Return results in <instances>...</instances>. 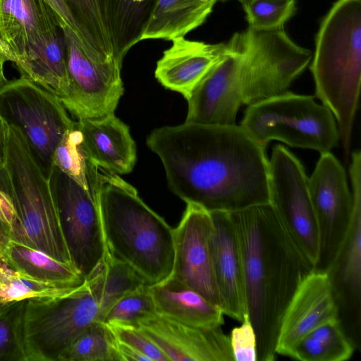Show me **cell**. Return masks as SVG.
I'll list each match as a JSON object with an SVG mask.
<instances>
[{
  "label": "cell",
  "instance_id": "cell-10",
  "mask_svg": "<svg viewBox=\"0 0 361 361\" xmlns=\"http://www.w3.org/2000/svg\"><path fill=\"white\" fill-rule=\"evenodd\" d=\"M269 188L270 204L315 269L319 257V235L308 177L299 159L281 145L273 147L269 160Z\"/></svg>",
  "mask_w": 361,
  "mask_h": 361
},
{
  "label": "cell",
  "instance_id": "cell-42",
  "mask_svg": "<svg viewBox=\"0 0 361 361\" xmlns=\"http://www.w3.org/2000/svg\"><path fill=\"white\" fill-rule=\"evenodd\" d=\"M6 62L5 59L0 54V87L6 82L7 79L4 75V65Z\"/></svg>",
  "mask_w": 361,
  "mask_h": 361
},
{
  "label": "cell",
  "instance_id": "cell-4",
  "mask_svg": "<svg viewBox=\"0 0 361 361\" xmlns=\"http://www.w3.org/2000/svg\"><path fill=\"white\" fill-rule=\"evenodd\" d=\"M98 198L107 250L150 285L169 278L174 262L173 228L133 185L102 168Z\"/></svg>",
  "mask_w": 361,
  "mask_h": 361
},
{
  "label": "cell",
  "instance_id": "cell-39",
  "mask_svg": "<svg viewBox=\"0 0 361 361\" xmlns=\"http://www.w3.org/2000/svg\"><path fill=\"white\" fill-rule=\"evenodd\" d=\"M241 323L229 337L233 361H257V335L248 315Z\"/></svg>",
  "mask_w": 361,
  "mask_h": 361
},
{
  "label": "cell",
  "instance_id": "cell-3",
  "mask_svg": "<svg viewBox=\"0 0 361 361\" xmlns=\"http://www.w3.org/2000/svg\"><path fill=\"white\" fill-rule=\"evenodd\" d=\"M0 161L15 211L9 238L73 265L61 224L55 168L47 171L20 128L1 116Z\"/></svg>",
  "mask_w": 361,
  "mask_h": 361
},
{
  "label": "cell",
  "instance_id": "cell-34",
  "mask_svg": "<svg viewBox=\"0 0 361 361\" xmlns=\"http://www.w3.org/2000/svg\"><path fill=\"white\" fill-rule=\"evenodd\" d=\"M149 286L140 288L122 297L105 314L102 322L109 326L121 325L139 327L141 321L157 314Z\"/></svg>",
  "mask_w": 361,
  "mask_h": 361
},
{
  "label": "cell",
  "instance_id": "cell-25",
  "mask_svg": "<svg viewBox=\"0 0 361 361\" xmlns=\"http://www.w3.org/2000/svg\"><path fill=\"white\" fill-rule=\"evenodd\" d=\"M214 5L205 0H157L141 41L185 37L204 23Z\"/></svg>",
  "mask_w": 361,
  "mask_h": 361
},
{
  "label": "cell",
  "instance_id": "cell-22",
  "mask_svg": "<svg viewBox=\"0 0 361 361\" xmlns=\"http://www.w3.org/2000/svg\"><path fill=\"white\" fill-rule=\"evenodd\" d=\"M83 149L96 166L117 175L130 173L137 159L136 145L129 127L110 114L75 122Z\"/></svg>",
  "mask_w": 361,
  "mask_h": 361
},
{
  "label": "cell",
  "instance_id": "cell-35",
  "mask_svg": "<svg viewBox=\"0 0 361 361\" xmlns=\"http://www.w3.org/2000/svg\"><path fill=\"white\" fill-rule=\"evenodd\" d=\"M25 301L0 307V361H25L22 328Z\"/></svg>",
  "mask_w": 361,
  "mask_h": 361
},
{
  "label": "cell",
  "instance_id": "cell-20",
  "mask_svg": "<svg viewBox=\"0 0 361 361\" xmlns=\"http://www.w3.org/2000/svg\"><path fill=\"white\" fill-rule=\"evenodd\" d=\"M210 239L214 276L224 314L240 322L247 316L243 261L228 212H210Z\"/></svg>",
  "mask_w": 361,
  "mask_h": 361
},
{
  "label": "cell",
  "instance_id": "cell-7",
  "mask_svg": "<svg viewBox=\"0 0 361 361\" xmlns=\"http://www.w3.org/2000/svg\"><path fill=\"white\" fill-rule=\"evenodd\" d=\"M240 126L260 145L273 140L329 152L340 139L332 113L313 96L286 92L248 106Z\"/></svg>",
  "mask_w": 361,
  "mask_h": 361
},
{
  "label": "cell",
  "instance_id": "cell-18",
  "mask_svg": "<svg viewBox=\"0 0 361 361\" xmlns=\"http://www.w3.org/2000/svg\"><path fill=\"white\" fill-rule=\"evenodd\" d=\"M221 326L187 325L158 314L139 324L169 361H233L230 338Z\"/></svg>",
  "mask_w": 361,
  "mask_h": 361
},
{
  "label": "cell",
  "instance_id": "cell-30",
  "mask_svg": "<svg viewBox=\"0 0 361 361\" xmlns=\"http://www.w3.org/2000/svg\"><path fill=\"white\" fill-rule=\"evenodd\" d=\"M51 166L84 188L99 186L101 168L88 159L76 126L63 135L54 152Z\"/></svg>",
  "mask_w": 361,
  "mask_h": 361
},
{
  "label": "cell",
  "instance_id": "cell-1",
  "mask_svg": "<svg viewBox=\"0 0 361 361\" xmlns=\"http://www.w3.org/2000/svg\"><path fill=\"white\" fill-rule=\"evenodd\" d=\"M147 145L160 158L170 189L186 204L231 212L270 203L266 147L240 126H163Z\"/></svg>",
  "mask_w": 361,
  "mask_h": 361
},
{
  "label": "cell",
  "instance_id": "cell-38",
  "mask_svg": "<svg viewBox=\"0 0 361 361\" xmlns=\"http://www.w3.org/2000/svg\"><path fill=\"white\" fill-rule=\"evenodd\" d=\"M109 326L119 342L140 352L150 361H169L160 348L139 327L121 325Z\"/></svg>",
  "mask_w": 361,
  "mask_h": 361
},
{
  "label": "cell",
  "instance_id": "cell-40",
  "mask_svg": "<svg viewBox=\"0 0 361 361\" xmlns=\"http://www.w3.org/2000/svg\"><path fill=\"white\" fill-rule=\"evenodd\" d=\"M14 219L15 211L2 179L0 161V244L10 238Z\"/></svg>",
  "mask_w": 361,
  "mask_h": 361
},
{
  "label": "cell",
  "instance_id": "cell-37",
  "mask_svg": "<svg viewBox=\"0 0 361 361\" xmlns=\"http://www.w3.org/2000/svg\"><path fill=\"white\" fill-rule=\"evenodd\" d=\"M56 13L63 27H68L75 35L85 54L92 59L107 62L114 59L106 58L98 49L93 39L76 21L63 0H44Z\"/></svg>",
  "mask_w": 361,
  "mask_h": 361
},
{
  "label": "cell",
  "instance_id": "cell-29",
  "mask_svg": "<svg viewBox=\"0 0 361 361\" xmlns=\"http://www.w3.org/2000/svg\"><path fill=\"white\" fill-rule=\"evenodd\" d=\"M355 348L338 319L323 324L303 337L289 357L301 361H344L351 357Z\"/></svg>",
  "mask_w": 361,
  "mask_h": 361
},
{
  "label": "cell",
  "instance_id": "cell-31",
  "mask_svg": "<svg viewBox=\"0 0 361 361\" xmlns=\"http://www.w3.org/2000/svg\"><path fill=\"white\" fill-rule=\"evenodd\" d=\"M59 361H121V357L111 329L97 320L75 339Z\"/></svg>",
  "mask_w": 361,
  "mask_h": 361
},
{
  "label": "cell",
  "instance_id": "cell-21",
  "mask_svg": "<svg viewBox=\"0 0 361 361\" xmlns=\"http://www.w3.org/2000/svg\"><path fill=\"white\" fill-rule=\"evenodd\" d=\"M157 62L154 75L165 88L186 99L195 87L222 59L225 42L210 44L176 37Z\"/></svg>",
  "mask_w": 361,
  "mask_h": 361
},
{
  "label": "cell",
  "instance_id": "cell-8",
  "mask_svg": "<svg viewBox=\"0 0 361 361\" xmlns=\"http://www.w3.org/2000/svg\"><path fill=\"white\" fill-rule=\"evenodd\" d=\"M98 314V300L87 280L67 295L25 300L22 325L25 361H59Z\"/></svg>",
  "mask_w": 361,
  "mask_h": 361
},
{
  "label": "cell",
  "instance_id": "cell-17",
  "mask_svg": "<svg viewBox=\"0 0 361 361\" xmlns=\"http://www.w3.org/2000/svg\"><path fill=\"white\" fill-rule=\"evenodd\" d=\"M59 25L44 0H0V54L19 69Z\"/></svg>",
  "mask_w": 361,
  "mask_h": 361
},
{
  "label": "cell",
  "instance_id": "cell-5",
  "mask_svg": "<svg viewBox=\"0 0 361 361\" xmlns=\"http://www.w3.org/2000/svg\"><path fill=\"white\" fill-rule=\"evenodd\" d=\"M310 70L315 96L334 115L348 159L361 80V0H337L322 19Z\"/></svg>",
  "mask_w": 361,
  "mask_h": 361
},
{
  "label": "cell",
  "instance_id": "cell-43",
  "mask_svg": "<svg viewBox=\"0 0 361 361\" xmlns=\"http://www.w3.org/2000/svg\"><path fill=\"white\" fill-rule=\"evenodd\" d=\"M219 1H227V0H219ZM239 1L242 5L245 4L248 0H236Z\"/></svg>",
  "mask_w": 361,
  "mask_h": 361
},
{
  "label": "cell",
  "instance_id": "cell-12",
  "mask_svg": "<svg viewBox=\"0 0 361 361\" xmlns=\"http://www.w3.org/2000/svg\"><path fill=\"white\" fill-rule=\"evenodd\" d=\"M66 49L70 89L60 99L69 114L79 118H96L115 113L124 87L122 63L90 58L80 47L75 34L62 27Z\"/></svg>",
  "mask_w": 361,
  "mask_h": 361
},
{
  "label": "cell",
  "instance_id": "cell-15",
  "mask_svg": "<svg viewBox=\"0 0 361 361\" xmlns=\"http://www.w3.org/2000/svg\"><path fill=\"white\" fill-rule=\"evenodd\" d=\"M212 229L210 212L188 203L179 224L173 228L174 262L171 276L221 309L210 247Z\"/></svg>",
  "mask_w": 361,
  "mask_h": 361
},
{
  "label": "cell",
  "instance_id": "cell-11",
  "mask_svg": "<svg viewBox=\"0 0 361 361\" xmlns=\"http://www.w3.org/2000/svg\"><path fill=\"white\" fill-rule=\"evenodd\" d=\"M55 182L61 224L71 260L86 279L104 261L107 252L99 186L84 188L56 168Z\"/></svg>",
  "mask_w": 361,
  "mask_h": 361
},
{
  "label": "cell",
  "instance_id": "cell-14",
  "mask_svg": "<svg viewBox=\"0 0 361 361\" xmlns=\"http://www.w3.org/2000/svg\"><path fill=\"white\" fill-rule=\"evenodd\" d=\"M353 209L341 244L326 270L338 307L339 320L355 347L361 338V169H349Z\"/></svg>",
  "mask_w": 361,
  "mask_h": 361
},
{
  "label": "cell",
  "instance_id": "cell-36",
  "mask_svg": "<svg viewBox=\"0 0 361 361\" xmlns=\"http://www.w3.org/2000/svg\"><path fill=\"white\" fill-rule=\"evenodd\" d=\"M243 7L248 26L259 30L283 28L296 12L295 0H248Z\"/></svg>",
  "mask_w": 361,
  "mask_h": 361
},
{
  "label": "cell",
  "instance_id": "cell-13",
  "mask_svg": "<svg viewBox=\"0 0 361 361\" xmlns=\"http://www.w3.org/2000/svg\"><path fill=\"white\" fill-rule=\"evenodd\" d=\"M345 169L329 152L321 154L308 178V188L319 235V257L315 269L326 271L349 226L353 209Z\"/></svg>",
  "mask_w": 361,
  "mask_h": 361
},
{
  "label": "cell",
  "instance_id": "cell-19",
  "mask_svg": "<svg viewBox=\"0 0 361 361\" xmlns=\"http://www.w3.org/2000/svg\"><path fill=\"white\" fill-rule=\"evenodd\" d=\"M222 59L195 87L188 97L185 122L204 126H233L243 104L237 58L225 42Z\"/></svg>",
  "mask_w": 361,
  "mask_h": 361
},
{
  "label": "cell",
  "instance_id": "cell-6",
  "mask_svg": "<svg viewBox=\"0 0 361 361\" xmlns=\"http://www.w3.org/2000/svg\"><path fill=\"white\" fill-rule=\"evenodd\" d=\"M226 43L236 56L242 101L247 106L288 92L312 57L283 28L259 30L248 26Z\"/></svg>",
  "mask_w": 361,
  "mask_h": 361
},
{
  "label": "cell",
  "instance_id": "cell-24",
  "mask_svg": "<svg viewBox=\"0 0 361 361\" xmlns=\"http://www.w3.org/2000/svg\"><path fill=\"white\" fill-rule=\"evenodd\" d=\"M0 261L25 276L50 283L75 286L85 280L73 265L10 238L0 244Z\"/></svg>",
  "mask_w": 361,
  "mask_h": 361
},
{
  "label": "cell",
  "instance_id": "cell-33",
  "mask_svg": "<svg viewBox=\"0 0 361 361\" xmlns=\"http://www.w3.org/2000/svg\"><path fill=\"white\" fill-rule=\"evenodd\" d=\"M71 13L108 59H116L101 0H63Z\"/></svg>",
  "mask_w": 361,
  "mask_h": 361
},
{
  "label": "cell",
  "instance_id": "cell-16",
  "mask_svg": "<svg viewBox=\"0 0 361 361\" xmlns=\"http://www.w3.org/2000/svg\"><path fill=\"white\" fill-rule=\"evenodd\" d=\"M338 319V307L328 274L314 269L299 286L284 312L276 354L290 357L303 337L323 324Z\"/></svg>",
  "mask_w": 361,
  "mask_h": 361
},
{
  "label": "cell",
  "instance_id": "cell-27",
  "mask_svg": "<svg viewBox=\"0 0 361 361\" xmlns=\"http://www.w3.org/2000/svg\"><path fill=\"white\" fill-rule=\"evenodd\" d=\"M114 56L123 63L128 51L141 41L157 0H101Z\"/></svg>",
  "mask_w": 361,
  "mask_h": 361
},
{
  "label": "cell",
  "instance_id": "cell-32",
  "mask_svg": "<svg viewBox=\"0 0 361 361\" xmlns=\"http://www.w3.org/2000/svg\"><path fill=\"white\" fill-rule=\"evenodd\" d=\"M80 285L65 286L37 280L12 269L0 261V307L30 299L63 296Z\"/></svg>",
  "mask_w": 361,
  "mask_h": 361
},
{
  "label": "cell",
  "instance_id": "cell-2",
  "mask_svg": "<svg viewBox=\"0 0 361 361\" xmlns=\"http://www.w3.org/2000/svg\"><path fill=\"white\" fill-rule=\"evenodd\" d=\"M230 214L241 249L257 361H273L284 312L299 286L315 269L270 203Z\"/></svg>",
  "mask_w": 361,
  "mask_h": 361
},
{
  "label": "cell",
  "instance_id": "cell-44",
  "mask_svg": "<svg viewBox=\"0 0 361 361\" xmlns=\"http://www.w3.org/2000/svg\"><path fill=\"white\" fill-rule=\"evenodd\" d=\"M0 117H1V116H0Z\"/></svg>",
  "mask_w": 361,
  "mask_h": 361
},
{
  "label": "cell",
  "instance_id": "cell-9",
  "mask_svg": "<svg viewBox=\"0 0 361 361\" xmlns=\"http://www.w3.org/2000/svg\"><path fill=\"white\" fill-rule=\"evenodd\" d=\"M0 116L18 126L44 165L75 122L59 98L25 75L0 87Z\"/></svg>",
  "mask_w": 361,
  "mask_h": 361
},
{
  "label": "cell",
  "instance_id": "cell-41",
  "mask_svg": "<svg viewBox=\"0 0 361 361\" xmlns=\"http://www.w3.org/2000/svg\"><path fill=\"white\" fill-rule=\"evenodd\" d=\"M118 341V340H117ZM118 350L121 357V361H150L146 356L118 341Z\"/></svg>",
  "mask_w": 361,
  "mask_h": 361
},
{
  "label": "cell",
  "instance_id": "cell-26",
  "mask_svg": "<svg viewBox=\"0 0 361 361\" xmlns=\"http://www.w3.org/2000/svg\"><path fill=\"white\" fill-rule=\"evenodd\" d=\"M20 75L30 78L54 93L59 99L68 96L70 89L66 49L63 28H54L42 45L18 69Z\"/></svg>",
  "mask_w": 361,
  "mask_h": 361
},
{
  "label": "cell",
  "instance_id": "cell-28",
  "mask_svg": "<svg viewBox=\"0 0 361 361\" xmlns=\"http://www.w3.org/2000/svg\"><path fill=\"white\" fill-rule=\"evenodd\" d=\"M89 278L99 293L97 321L101 322L111 306L122 297L150 285L131 266L108 250L104 261Z\"/></svg>",
  "mask_w": 361,
  "mask_h": 361
},
{
  "label": "cell",
  "instance_id": "cell-23",
  "mask_svg": "<svg viewBox=\"0 0 361 361\" xmlns=\"http://www.w3.org/2000/svg\"><path fill=\"white\" fill-rule=\"evenodd\" d=\"M157 314L177 322L200 327H215L224 324L221 307L197 291L170 276L151 284Z\"/></svg>",
  "mask_w": 361,
  "mask_h": 361
}]
</instances>
